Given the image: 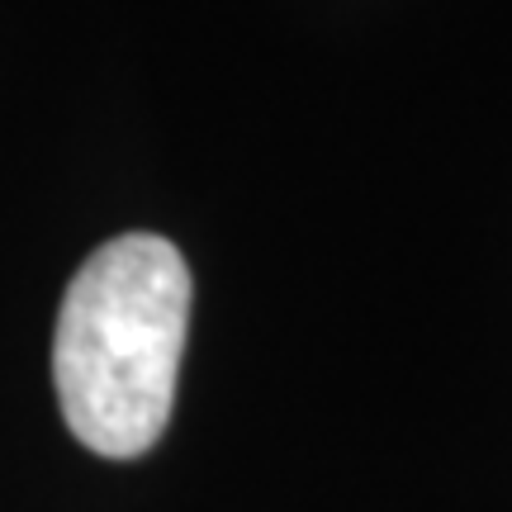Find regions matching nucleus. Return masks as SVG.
<instances>
[{"instance_id":"nucleus-1","label":"nucleus","mask_w":512,"mask_h":512,"mask_svg":"<svg viewBox=\"0 0 512 512\" xmlns=\"http://www.w3.org/2000/svg\"><path fill=\"white\" fill-rule=\"evenodd\" d=\"M190 266L157 233L105 242L62 294L53 384L72 437L105 460L152 451L171 422Z\"/></svg>"}]
</instances>
